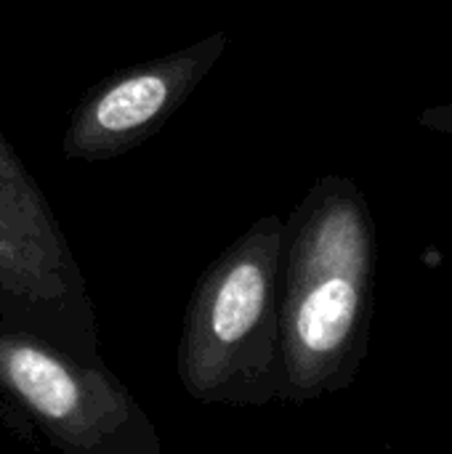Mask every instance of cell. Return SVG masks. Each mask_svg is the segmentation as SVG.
I'll return each instance as SVG.
<instances>
[{
	"label": "cell",
	"mask_w": 452,
	"mask_h": 454,
	"mask_svg": "<svg viewBox=\"0 0 452 454\" xmlns=\"http://www.w3.org/2000/svg\"><path fill=\"white\" fill-rule=\"evenodd\" d=\"M282 250L285 221L272 213L250 223L200 277L176 354L189 399L242 410L280 399Z\"/></svg>",
	"instance_id": "7a4b0ae2"
},
{
	"label": "cell",
	"mask_w": 452,
	"mask_h": 454,
	"mask_svg": "<svg viewBox=\"0 0 452 454\" xmlns=\"http://www.w3.org/2000/svg\"><path fill=\"white\" fill-rule=\"evenodd\" d=\"M0 396L59 454H163L155 420L104 362L3 327Z\"/></svg>",
	"instance_id": "277c9868"
},
{
	"label": "cell",
	"mask_w": 452,
	"mask_h": 454,
	"mask_svg": "<svg viewBox=\"0 0 452 454\" xmlns=\"http://www.w3.org/2000/svg\"><path fill=\"white\" fill-rule=\"evenodd\" d=\"M421 125H424L426 130L452 136V101L450 104H437V106L426 109V112L421 114Z\"/></svg>",
	"instance_id": "8992f818"
},
{
	"label": "cell",
	"mask_w": 452,
	"mask_h": 454,
	"mask_svg": "<svg viewBox=\"0 0 452 454\" xmlns=\"http://www.w3.org/2000/svg\"><path fill=\"white\" fill-rule=\"evenodd\" d=\"M376 231L365 194L322 176L285 221L280 271V402L346 391L368 354Z\"/></svg>",
	"instance_id": "6da1fadb"
},
{
	"label": "cell",
	"mask_w": 452,
	"mask_h": 454,
	"mask_svg": "<svg viewBox=\"0 0 452 454\" xmlns=\"http://www.w3.org/2000/svg\"><path fill=\"white\" fill-rule=\"evenodd\" d=\"M0 327L80 362H101L88 279L67 234L0 130Z\"/></svg>",
	"instance_id": "3957f363"
},
{
	"label": "cell",
	"mask_w": 452,
	"mask_h": 454,
	"mask_svg": "<svg viewBox=\"0 0 452 454\" xmlns=\"http://www.w3.org/2000/svg\"><path fill=\"white\" fill-rule=\"evenodd\" d=\"M226 43V32H210L101 80L72 112L61 154L77 162H104L152 138L218 64Z\"/></svg>",
	"instance_id": "5b68a950"
}]
</instances>
